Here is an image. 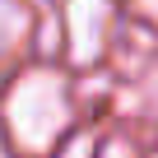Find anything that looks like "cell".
<instances>
[{"label": "cell", "instance_id": "4", "mask_svg": "<svg viewBox=\"0 0 158 158\" xmlns=\"http://www.w3.org/2000/svg\"><path fill=\"white\" fill-rule=\"evenodd\" d=\"M144 5H149V10H158V0H144Z\"/></svg>", "mask_w": 158, "mask_h": 158}, {"label": "cell", "instance_id": "2", "mask_svg": "<svg viewBox=\"0 0 158 158\" xmlns=\"http://www.w3.org/2000/svg\"><path fill=\"white\" fill-rule=\"evenodd\" d=\"M93 14H102L98 0H79V5H74V33H79L74 51L79 56H89V47H93Z\"/></svg>", "mask_w": 158, "mask_h": 158}, {"label": "cell", "instance_id": "3", "mask_svg": "<svg viewBox=\"0 0 158 158\" xmlns=\"http://www.w3.org/2000/svg\"><path fill=\"white\" fill-rule=\"evenodd\" d=\"M23 33V10L14 5V0H0V56H5Z\"/></svg>", "mask_w": 158, "mask_h": 158}, {"label": "cell", "instance_id": "1", "mask_svg": "<svg viewBox=\"0 0 158 158\" xmlns=\"http://www.w3.org/2000/svg\"><path fill=\"white\" fill-rule=\"evenodd\" d=\"M60 121H65V93H60V84L51 74H33V79H23V84L14 89V98H10V126H14V135L28 149H42L60 130Z\"/></svg>", "mask_w": 158, "mask_h": 158}]
</instances>
